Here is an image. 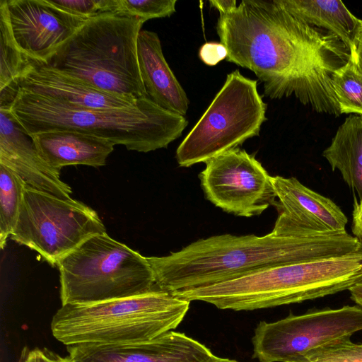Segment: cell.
I'll use <instances>...</instances> for the list:
<instances>
[{"label":"cell","mask_w":362,"mask_h":362,"mask_svg":"<svg viewBox=\"0 0 362 362\" xmlns=\"http://www.w3.org/2000/svg\"><path fill=\"white\" fill-rule=\"evenodd\" d=\"M216 32L226 60L247 69L272 99L294 96L318 113L341 115L333 74L351 59L335 34L310 25L279 0H243L220 14Z\"/></svg>","instance_id":"cell-1"},{"label":"cell","mask_w":362,"mask_h":362,"mask_svg":"<svg viewBox=\"0 0 362 362\" xmlns=\"http://www.w3.org/2000/svg\"><path fill=\"white\" fill-rule=\"evenodd\" d=\"M362 250L346 230L299 235H218L162 257H148L158 289L173 293L238 279L276 266Z\"/></svg>","instance_id":"cell-2"},{"label":"cell","mask_w":362,"mask_h":362,"mask_svg":"<svg viewBox=\"0 0 362 362\" xmlns=\"http://www.w3.org/2000/svg\"><path fill=\"white\" fill-rule=\"evenodd\" d=\"M8 110L29 136L70 129L143 153L166 148L182 135L188 124L185 116L160 107L148 98L140 99L132 107L95 110L18 86Z\"/></svg>","instance_id":"cell-3"},{"label":"cell","mask_w":362,"mask_h":362,"mask_svg":"<svg viewBox=\"0 0 362 362\" xmlns=\"http://www.w3.org/2000/svg\"><path fill=\"white\" fill-rule=\"evenodd\" d=\"M362 282V250L268 268L233 280L179 291L189 301L219 309L253 310L301 303L349 290Z\"/></svg>","instance_id":"cell-4"},{"label":"cell","mask_w":362,"mask_h":362,"mask_svg":"<svg viewBox=\"0 0 362 362\" xmlns=\"http://www.w3.org/2000/svg\"><path fill=\"white\" fill-rule=\"evenodd\" d=\"M189 303L157 289L95 303L62 305L52 317L51 330L66 346L144 342L175 329Z\"/></svg>","instance_id":"cell-5"},{"label":"cell","mask_w":362,"mask_h":362,"mask_svg":"<svg viewBox=\"0 0 362 362\" xmlns=\"http://www.w3.org/2000/svg\"><path fill=\"white\" fill-rule=\"evenodd\" d=\"M145 21L119 13L88 20L46 64L105 92L139 100L148 98L137 56Z\"/></svg>","instance_id":"cell-6"},{"label":"cell","mask_w":362,"mask_h":362,"mask_svg":"<svg viewBox=\"0 0 362 362\" xmlns=\"http://www.w3.org/2000/svg\"><path fill=\"white\" fill-rule=\"evenodd\" d=\"M62 305L90 304L157 290L147 259L107 235H94L60 259Z\"/></svg>","instance_id":"cell-7"},{"label":"cell","mask_w":362,"mask_h":362,"mask_svg":"<svg viewBox=\"0 0 362 362\" xmlns=\"http://www.w3.org/2000/svg\"><path fill=\"white\" fill-rule=\"evenodd\" d=\"M267 104L257 81L239 70L228 74L210 105L176 151L180 166L206 163L258 136L266 120Z\"/></svg>","instance_id":"cell-8"},{"label":"cell","mask_w":362,"mask_h":362,"mask_svg":"<svg viewBox=\"0 0 362 362\" xmlns=\"http://www.w3.org/2000/svg\"><path fill=\"white\" fill-rule=\"evenodd\" d=\"M104 233L106 228L98 213L85 204L25 186L11 238L54 266L86 240Z\"/></svg>","instance_id":"cell-9"},{"label":"cell","mask_w":362,"mask_h":362,"mask_svg":"<svg viewBox=\"0 0 362 362\" xmlns=\"http://www.w3.org/2000/svg\"><path fill=\"white\" fill-rule=\"evenodd\" d=\"M362 330V307L344 305L260 322L252 338L259 362H288L315 349L349 339Z\"/></svg>","instance_id":"cell-10"},{"label":"cell","mask_w":362,"mask_h":362,"mask_svg":"<svg viewBox=\"0 0 362 362\" xmlns=\"http://www.w3.org/2000/svg\"><path fill=\"white\" fill-rule=\"evenodd\" d=\"M200 173L206 198L238 216L261 214L276 201L272 176L254 155L235 148L208 160Z\"/></svg>","instance_id":"cell-11"},{"label":"cell","mask_w":362,"mask_h":362,"mask_svg":"<svg viewBox=\"0 0 362 362\" xmlns=\"http://www.w3.org/2000/svg\"><path fill=\"white\" fill-rule=\"evenodd\" d=\"M6 4L18 47L30 60L45 64L88 21L47 0H6Z\"/></svg>","instance_id":"cell-12"},{"label":"cell","mask_w":362,"mask_h":362,"mask_svg":"<svg viewBox=\"0 0 362 362\" xmlns=\"http://www.w3.org/2000/svg\"><path fill=\"white\" fill-rule=\"evenodd\" d=\"M279 214L274 228L285 235L343 232L348 219L329 198L303 185L296 177L272 176Z\"/></svg>","instance_id":"cell-13"},{"label":"cell","mask_w":362,"mask_h":362,"mask_svg":"<svg viewBox=\"0 0 362 362\" xmlns=\"http://www.w3.org/2000/svg\"><path fill=\"white\" fill-rule=\"evenodd\" d=\"M71 362H211L217 356L184 333L167 332L147 341L67 346Z\"/></svg>","instance_id":"cell-14"},{"label":"cell","mask_w":362,"mask_h":362,"mask_svg":"<svg viewBox=\"0 0 362 362\" xmlns=\"http://www.w3.org/2000/svg\"><path fill=\"white\" fill-rule=\"evenodd\" d=\"M9 110L0 108V164L16 173L26 186L62 199H71L70 186L39 155L30 138Z\"/></svg>","instance_id":"cell-15"},{"label":"cell","mask_w":362,"mask_h":362,"mask_svg":"<svg viewBox=\"0 0 362 362\" xmlns=\"http://www.w3.org/2000/svg\"><path fill=\"white\" fill-rule=\"evenodd\" d=\"M15 83L23 90L88 109L128 107L140 100L105 92L80 78L32 60Z\"/></svg>","instance_id":"cell-16"},{"label":"cell","mask_w":362,"mask_h":362,"mask_svg":"<svg viewBox=\"0 0 362 362\" xmlns=\"http://www.w3.org/2000/svg\"><path fill=\"white\" fill-rule=\"evenodd\" d=\"M137 56L148 98L164 110L185 116L189 100L164 57L157 33L146 30L140 31Z\"/></svg>","instance_id":"cell-17"},{"label":"cell","mask_w":362,"mask_h":362,"mask_svg":"<svg viewBox=\"0 0 362 362\" xmlns=\"http://www.w3.org/2000/svg\"><path fill=\"white\" fill-rule=\"evenodd\" d=\"M30 137L40 157L58 171L67 165L103 166L115 146L107 139L70 129L42 132Z\"/></svg>","instance_id":"cell-18"},{"label":"cell","mask_w":362,"mask_h":362,"mask_svg":"<svg viewBox=\"0 0 362 362\" xmlns=\"http://www.w3.org/2000/svg\"><path fill=\"white\" fill-rule=\"evenodd\" d=\"M332 170H338L346 184L362 198V116L350 115L322 152Z\"/></svg>","instance_id":"cell-19"},{"label":"cell","mask_w":362,"mask_h":362,"mask_svg":"<svg viewBox=\"0 0 362 362\" xmlns=\"http://www.w3.org/2000/svg\"><path fill=\"white\" fill-rule=\"evenodd\" d=\"M290 13L307 23L337 35L351 49L358 20L341 1L279 0Z\"/></svg>","instance_id":"cell-20"},{"label":"cell","mask_w":362,"mask_h":362,"mask_svg":"<svg viewBox=\"0 0 362 362\" xmlns=\"http://www.w3.org/2000/svg\"><path fill=\"white\" fill-rule=\"evenodd\" d=\"M26 185L12 170L0 164V247L4 249L13 232Z\"/></svg>","instance_id":"cell-21"},{"label":"cell","mask_w":362,"mask_h":362,"mask_svg":"<svg viewBox=\"0 0 362 362\" xmlns=\"http://www.w3.org/2000/svg\"><path fill=\"white\" fill-rule=\"evenodd\" d=\"M0 90L14 83L31 60L18 47L11 29L6 0H0Z\"/></svg>","instance_id":"cell-22"},{"label":"cell","mask_w":362,"mask_h":362,"mask_svg":"<svg viewBox=\"0 0 362 362\" xmlns=\"http://www.w3.org/2000/svg\"><path fill=\"white\" fill-rule=\"evenodd\" d=\"M332 85L341 114L362 116V75L351 59L333 74Z\"/></svg>","instance_id":"cell-23"},{"label":"cell","mask_w":362,"mask_h":362,"mask_svg":"<svg viewBox=\"0 0 362 362\" xmlns=\"http://www.w3.org/2000/svg\"><path fill=\"white\" fill-rule=\"evenodd\" d=\"M176 0H119L117 13L136 17L145 22L169 17L175 12Z\"/></svg>","instance_id":"cell-24"},{"label":"cell","mask_w":362,"mask_h":362,"mask_svg":"<svg viewBox=\"0 0 362 362\" xmlns=\"http://www.w3.org/2000/svg\"><path fill=\"white\" fill-rule=\"evenodd\" d=\"M301 358L308 362H362V344L344 339L311 351Z\"/></svg>","instance_id":"cell-25"},{"label":"cell","mask_w":362,"mask_h":362,"mask_svg":"<svg viewBox=\"0 0 362 362\" xmlns=\"http://www.w3.org/2000/svg\"><path fill=\"white\" fill-rule=\"evenodd\" d=\"M69 14L90 19L105 13H117L119 0H47Z\"/></svg>","instance_id":"cell-26"},{"label":"cell","mask_w":362,"mask_h":362,"mask_svg":"<svg viewBox=\"0 0 362 362\" xmlns=\"http://www.w3.org/2000/svg\"><path fill=\"white\" fill-rule=\"evenodd\" d=\"M18 362H71L69 357H62L46 349L25 347L21 352Z\"/></svg>","instance_id":"cell-27"},{"label":"cell","mask_w":362,"mask_h":362,"mask_svg":"<svg viewBox=\"0 0 362 362\" xmlns=\"http://www.w3.org/2000/svg\"><path fill=\"white\" fill-rule=\"evenodd\" d=\"M228 51L221 42H206L199 49L200 59L208 66H215L226 59Z\"/></svg>","instance_id":"cell-28"},{"label":"cell","mask_w":362,"mask_h":362,"mask_svg":"<svg viewBox=\"0 0 362 362\" xmlns=\"http://www.w3.org/2000/svg\"><path fill=\"white\" fill-rule=\"evenodd\" d=\"M351 52V62L356 70L362 75V20H358Z\"/></svg>","instance_id":"cell-29"},{"label":"cell","mask_w":362,"mask_h":362,"mask_svg":"<svg viewBox=\"0 0 362 362\" xmlns=\"http://www.w3.org/2000/svg\"><path fill=\"white\" fill-rule=\"evenodd\" d=\"M351 230L354 236L362 243V198H354Z\"/></svg>","instance_id":"cell-30"},{"label":"cell","mask_w":362,"mask_h":362,"mask_svg":"<svg viewBox=\"0 0 362 362\" xmlns=\"http://www.w3.org/2000/svg\"><path fill=\"white\" fill-rule=\"evenodd\" d=\"M209 4L216 8L220 14L228 13L237 7L235 0H211L209 1Z\"/></svg>","instance_id":"cell-31"},{"label":"cell","mask_w":362,"mask_h":362,"mask_svg":"<svg viewBox=\"0 0 362 362\" xmlns=\"http://www.w3.org/2000/svg\"><path fill=\"white\" fill-rule=\"evenodd\" d=\"M351 300L356 305L362 307V282H360L349 289Z\"/></svg>","instance_id":"cell-32"},{"label":"cell","mask_w":362,"mask_h":362,"mask_svg":"<svg viewBox=\"0 0 362 362\" xmlns=\"http://www.w3.org/2000/svg\"><path fill=\"white\" fill-rule=\"evenodd\" d=\"M211 362H238L237 361L228 359V358H220L217 356L214 360L211 361Z\"/></svg>","instance_id":"cell-33"},{"label":"cell","mask_w":362,"mask_h":362,"mask_svg":"<svg viewBox=\"0 0 362 362\" xmlns=\"http://www.w3.org/2000/svg\"><path fill=\"white\" fill-rule=\"evenodd\" d=\"M288 362H308V361H306L304 358L300 357V358H296L295 360H293V361H291Z\"/></svg>","instance_id":"cell-34"}]
</instances>
